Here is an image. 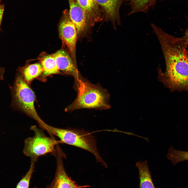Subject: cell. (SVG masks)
<instances>
[{"instance_id":"2e32d148","label":"cell","mask_w":188,"mask_h":188,"mask_svg":"<svg viewBox=\"0 0 188 188\" xmlns=\"http://www.w3.org/2000/svg\"><path fill=\"white\" fill-rule=\"evenodd\" d=\"M34 163L31 162L28 171L18 183L16 188H28L30 180L34 170Z\"/></svg>"},{"instance_id":"8fae6325","label":"cell","mask_w":188,"mask_h":188,"mask_svg":"<svg viewBox=\"0 0 188 188\" xmlns=\"http://www.w3.org/2000/svg\"><path fill=\"white\" fill-rule=\"evenodd\" d=\"M136 166L138 170L139 188H156L152 179L149 170L148 162L146 161H140L136 163Z\"/></svg>"},{"instance_id":"9a60e30c","label":"cell","mask_w":188,"mask_h":188,"mask_svg":"<svg viewBox=\"0 0 188 188\" xmlns=\"http://www.w3.org/2000/svg\"><path fill=\"white\" fill-rule=\"evenodd\" d=\"M167 157L174 166L180 162L188 160V151L175 150L171 146L168 149Z\"/></svg>"},{"instance_id":"d6986e66","label":"cell","mask_w":188,"mask_h":188,"mask_svg":"<svg viewBox=\"0 0 188 188\" xmlns=\"http://www.w3.org/2000/svg\"><path fill=\"white\" fill-rule=\"evenodd\" d=\"M188 45V28L186 30L184 35L182 37Z\"/></svg>"},{"instance_id":"8992f818","label":"cell","mask_w":188,"mask_h":188,"mask_svg":"<svg viewBox=\"0 0 188 188\" xmlns=\"http://www.w3.org/2000/svg\"><path fill=\"white\" fill-rule=\"evenodd\" d=\"M56 159L57 166L54 178L46 188H83L90 186L88 185H78L67 174L64 169L63 158L66 157L65 154L57 145L54 154Z\"/></svg>"},{"instance_id":"7a4b0ae2","label":"cell","mask_w":188,"mask_h":188,"mask_svg":"<svg viewBox=\"0 0 188 188\" xmlns=\"http://www.w3.org/2000/svg\"><path fill=\"white\" fill-rule=\"evenodd\" d=\"M51 137H57L61 143L73 145L86 150L93 154L96 161L102 165L107 164L100 155L97 150L96 140L91 133L84 130L56 127L46 124L44 129Z\"/></svg>"},{"instance_id":"4fadbf2b","label":"cell","mask_w":188,"mask_h":188,"mask_svg":"<svg viewBox=\"0 0 188 188\" xmlns=\"http://www.w3.org/2000/svg\"><path fill=\"white\" fill-rule=\"evenodd\" d=\"M41 64L43 70V76L59 73V70L52 55L44 56L41 60Z\"/></svg>"},{"instance_id":"ac0fdd59","label":"cell","mask_w":188,"mask_h":188,"mask_svg":"<svg viewBox=\"0 0 188 188\" xmlns=\"http://www.w3.org/2000/svg\"><path fill=\"white\" fill-rule=\"evenodd\" d=\"M5 70L4 67H0V81L4 80L3 75Z\"/></svg>"},{"instance_id":"5bb4252c","label":"cell","mask_w":188,"mask_h":188,"mask_svg":"<svg viewBox=\"0 0 188 188\" xmlns=\"http://www.w3.org/2000/svg\"><path fill=\"white\" fill-rule=\"evenodd\" d=\"M131 10L129 15L139 12H146L157 0H127Z\"/></svg>"},{"instance_id":"6da1fadb","label":"cell","mask_w":188,"mask_h":188,"mask_svg":"<svg viewBox=\"0 0 188 188\" xmlns=\"http://www.w3.org/2000/svg\"><path fill=\"white\" fill-rule=\"evenodd\" d=\"M74 88L77 92L74 101L65 109L66 111L82 109L105 110L110 108L109 95L98 84L91 83L81 75L75 81Z\"/></svg>"},{"instance_id":"9c48e42d","label":"cell","mask_w":188,"mask_h":188,"mask_svg":"<svg viewBox=\"0 0 188 188\" xmlns=\"http://www.w3.org/2000/svg\"><path fill=\"white\" fill-rule=\"evenodd\" d=\"M102 10L105 21H110L115 28L120 25L119 10L124 0H96Z\"/></svg>"},{"instance_id":"7c38bea8","label":"cell","mask_w":188,"mask_h":188,"mask_svg":"<svg viewBox=\"0 0 188 188\" xmlns=\"http://www.w3.org/2000/svg\"><path fill=\"white\" fill-rule=\"evenodd\" d=\"M19 70L27 83H29L41 75L43 71L42 65L39 63L30 64L24 68H20Z\"/></svg>"},{"instance_id":"3957f363","label":"cell","mask_w":188,"mask_h":188,"mask_svg":"<svg viewBox=\"0 0 188 188\" xmlns=\"http://www.w3.org/2000/svg\"><path fill=\"white\" fill-rule=\"evenodd\" d=\"M9 86L12 97L10 106L25 113L36 121L42 128L45 123L40 118L35 109V94L22 76L17 75L13 85Z\"/></svg>"},{"instance_id":"30bf717a","label":"cell","mask_w":188,"mask_h":188,"mask_svg":"<svg viewBox=\"0 0 188 188\" xmlns=\"http://www.w3.org/2000/svg\"><path fill=\"white\" fill-rule=\"evenodd\" d=\"M78 2L87 16L91 27L104 19V13L96 0H78Z\"/></svg>"},{"instance_id":"52a82bcc","label":"cell","mask_w":188,"mask_h":188,"mask_svg":"<svg viewBox=\"0 0 188 188\" xmlns=\"http://www.w3.org/2000/svg\"><path fill=\"white\" fill-rule=\"evenodd\" d=\"M69 7V13L70 19L75 25L78 38L85 36L91 27L89 19L78 0H68Z\"/></svg>"},{"instance_id":"ba28073f","label":"cell","mask_w":188,"mask_h":188,"mask_svg":"<svg viewBox=\"0 0 188 188\" xmlns=\"http://www.w3.org/2000/svg\"><path fill=\"white\" fill-rule=\"evenodd\" d=\"M52 55L59 70L73 77L75 80H77L81 76L78 70L77 65L66 51L59 50Z\"/></svg>"},{"instance_id":"e0dca14e","label":"cell","mask_w":188,"mask_h":188,"mask_svg":"<svg viewBox=\"0 0 188 188\" xmlns=\"http://www.w3.org/2000/svg\"><path fill=\"white\" fill-rule=\"evenodd\" d=\"M0 0V32L2 31L1 28V25L2 20L3 13L4 9V6L1 4Z\"/></svg>"},{"instance_id":"5b68a950","label":"cell","mask_w":188,"mask_h":188,"mask_svg":"<svg viewBox=\"0 0 188 188\" xmlns=\"http://www.w3.org/2000/svg\"><path fill=\"white\" fill-rule=\"evenodd\" d=\"M59 26V33L62 42L67 46L75 63V60L76 46L78 38L76 27L69 17V11L64 10Z\"/></svg>"},{"instance_id":"277c9868","label":"cell","mask_w":188,"mask_h":188,"mask_svg":"<svg viewBox=\"0 0 188 188\" xmlns=\"http://www.w3.org/2000/svg\"><path fill=\"white\" fill-rule=\"evenodd\" d=\"M30 129L34 134L33 137L25 140L23 151L24 155L31 158V162L35 163L40 156L49 153L54 154L56 146L62 144L61 141L47 137L41 130L35 126H32Z\"/></svg>"}]
</instances>
